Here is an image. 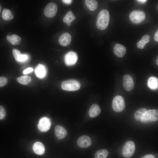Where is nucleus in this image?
<instances>
[{
  "mask_svg": "<svg viewBox=\"0 0 158 158\" xmlns=\"http://www.w3.org/2000/svg\"><path fill=\"white\" fill-rule=\"evenodd\" d=\"M110 16L109 11L103 9L99 13L96 22V25L99 29L103 30L107 27L109 21Z\"/></svg>",
  "mask_w": 158,
  "mask_h": 158,
  "instance_id": "obj_1",
  "label": "nucleus"
},
{
  "mask_svg": "<svg viewBox=\"0 0 158 158\" xmlns=\"http://www.w3.org/2000/svg\"><path fill=\"white\" fill-rule=\"evenodd\" d=\"M80 84L78 81L74 79L66 80L63 82L61 84L62 89L67 91H75L78 90Z\"/></svg>",
  "mask_w": 158,
  "mask_h": 158,
  "instance_id": "obj_2",
  "label": "nucleus"
},
{
  "mask_svg": "<svg viewBox=\"0 0 158 158\" xmlns=\"http://www.w3.org/2000/svg\"><path fill=\"white\" fill-rule=\"evenodd\" d=\"M158 119V111L156 109L147 110L143 116L141 121L147 123L157 121Z\"/></svg>",
  "mask_w": 158,
  "mask_h": 158,
  "instance_id": "obj_3",
  "label": "nucleus"
},
{
  "mask_svg": "<svg viewBox=\"0 0 158 158\" xmlns=\"http://www.w3.org/2000/svg\"><path fill=\"white\" fill-rule=\"evenodd\" d=\"M125 107V101L121 96L117 95L114 97L112 102V108L116 112H120L123 111Z\"/></svg>",
  "mask_w": 158,
  "mask_h": 158,
  "instance_id": "obj_4",
  "label": "nucleus"
},
{
  "mask_svg": "<svg viewBox=\"0 0 158 158\" xmlns=\"http://www.w3.org/2000/svg\"><path fill=\"white\" fill-rule=\"evenodd\" d=\"M135 150L134 142L132 141H128L126 142L123 147L122 154L125 157L130 158L134 154Z\"/></svg>",
  "mask_w": 158,
  "mask_h": 158,
  "instance_id": "obj_5",
  "label": "nucleus"
},
{
  "mask_svg": "<svg viewBox=\"0 0 158 158\" xmlns=\"http://www.w3.org/2000/svg\"><path fill=\"white\" fill-rule=\"evenodd\" d=\"M129 18L134 23H139L142 22L145 18L144 12L140 10H135L130 12Z\"/></svg>",
  "mask_w": 158,
  "mask_h": 158,
  "instance_id": "obj_6",
  "label": "nucleus"
},
{
  "mask_svg": "<svg viewBox=\"0 0 158 158\" xmlns=\"http://www.w3.org/2000/svg\"><path fill=\"white\" fill-rule=\"evenodd\" d=\"M58 9L56 4L54 3L48 4L45 7L44 10V15L48 18H52L56 15Z\"/></svg>",
  "mask_w": 158,
  "mask_h": 158,
  "instance_id": "obj_7",
  "label": "nucleus"
},
{
  "mask_svg": "<svg viewBox=\"0 0 158 158\" xmlns=\"http://www.w3.org/2000/svg\"><path fill=\"white\" fill-rule=\"evenodd\" d=\"M78 57L77 54L73 51L67 53L64 56V61L66 65L71 66L74 65L77 62Z\"/></svg>",
  "mask_w": 158,
  "mask_h": 158,
  "instance_id": "obj_8",
  "label": "nucleus"
},
{
  "mask_svg": "<svg viewBox=\"0 0 158 158\" xmlns=\"http://www.w3.org/2000/svg\"><path fill=\"white\" fill-rule=\"evenodd\" d=\"M51 122L49 118L44 117L40 119L39 121L38 127L39 129L42 132H46L50 128Z\"/></svg>",
  "mask_w": 158,
  "mask_h": 158,
  "instance_id": "obj_9",
  "label": "nucleus"
},
{
  "mask_svg": "<svg viewBox=\"0 0 158 158\" xmlns=\"http://www.w3.org/2000/svg\"><path fill=\"white\" fill-rule=\"evenodd\" d=\"M123 86L127 91H130L134 87V83L133 79L130 75L127 74L123 76Z\"/></svg>",
  "mask_w": 158,
  "mask_h": 158,
  "instance_id": "obj_10",
  "label": "nucleus"
},
{
  "mask_svg": "<svg viewBox=\"0 0 158 158\" xmlns=\"http://www.w3.org/2000/svg\"><path fill=\"white\" fill-rule=\"evenodd\" d=\"M77 144L81 148H87L91 145V140L89 136L84 135L78 138L77 140Z\"/></svg>",
  "mask_w": 158,
  "mask_h": 158,
  "instance_id": "obj_11",
  "label": "nucleus"
},
{
  "mask_svg": "<svg viewBox=\"0 0 158 158\" xmlns=\"http://www.w3.org/2000/svg\"><path fill=\"white\" fill-rule=\"evenodd\" d=\"M54 132L56 136L59 139L64 138L67 134L66 129L61 125H58L56 126Z\"/></svg>",
  "mask_w": 158,
  "mask_h": 158,
  "instance_id": "obj_12",
  "label": "nucleus"
},
{
  "mask_svg": "<svg viewBox=\"0 0 158 158\" xmlns=\"http://www.w3.org/2000/svg\"><path fill=\"white\" fill-rule=\"evenodd\" d=\"M71 41V36L67 32L62 34L59 38V42L60 44L64 47L68 45Z\"/></svg>",
  "mask_w": 158,
  "mask_h": 158,
  "instance_id": "obj_13",
  "label": "nucleus"
},
{
  "mask_svg": "<svg viewBox=\"0 0 158 158\" xmlns=\"http://www.w3.org/2000/svg\"><path fill=\"white\" fill-rule=\"evenodd\" d=\"M35 73L37 76L40 79L44 78L46 76L47 71L45 66L42 64H39L35 68Z\"/></svg>",
  "mask_w": 158,
  "mask_h": 158,
  "instance_id": "obj_14",
  "label": "nucleus"
},
{
  "mask_svg": "<svg viewBox=\"0 0 158 158\" xmlns=\"http://www.w3.org/2000/svg\"><path fill=\"white\" fill-rule=\"evenodd\" d=\"M115 54L119 57H122L126 54V49L123 45L119 44H116L114 49Z\"/></svg>",
  "mask_w": 158,
  "mask_h": 158,
  "instance_id": "obj_15",
  "label": "nucleus"
},
{
  "mask_svg": "<svg viewBox=\"0 0 158 158\" xmlns=\"http://www.w3.org/2000/svg\"><path fill=\"white\" fill-rule=\"evenodd\" d=\"M101 111L99 106L97 104H92L90 107L89 111L90 117L94 118L96 117L100 114Z\"/></svg>",
  "mask_w": 158,
  "mask_h": 158,
  "instance_id": "obj_16",
  "label": "nucleus"
},
{
  "mask_svg": "<svg viewBox=\"0 0 158 158\" xmlns=\"http://www.w3.org/2000/svg\"><path fill=\"white\" fill-rule=\"evenodd\" d=\"M33 149L34 152L36 154L41 155L45 152V148L43 144L41 142H37L33 145Z\"/></svg>",
  "mask_w": 158,
  "mask_h": 158,
  "instance_id": "obj_17",
  "label": "nucleus"
},
{
  "mask_svg": "<svg viewBox=\"0 0 158 158\" xmlns=\"http://www.w3.org/2000/svg\"><path fill=\"white\" fill-rule=\"evenodd\" d=\"M6 38L8 41L13 45H17L20 43L21 38L17 35H8L6 36Z\"/></svg>",
  "mask_w": 158,
  "mask_h": 158,
  "instance_id": "obj_18",
  "label": "nucleus"
},
{
  "mask_svg": "<svg viewBox=\"0 0 158 158\" xmlns=\"http://www.w3.org/2000/svg\"><path fill=\"white\" fill-rule=\"evenodd\" d=\"M76 19V17L72 11H69L64 17L63 21L64 23H66L67 25L69 26L71 22Z\"/></svg>",
  "mask_w": 158,
  "mask_h": 158,
  "instance_id": "obj_19",
  "label": "nucleus"
},
{
  "mask_svg": "<svg viewBox=\"0 0 158 158\" xmlns=\"http://www.w3.org/2000/svg\"><path fill=\"white\" fill-rule=\"evenodd\" d=\"M147 85L148 87L152 90H156L158 87V80L156 77L152 76L148 79Z\"/></svg>",
  "mask_w": 158,
  "mask_h": 158,
  "instance_id": "obj_20",
  "label": "nucleus"
},
{
  "mask_svg": "<svg viewBox=\"0 0 158 158\" xmlns=\"http://www.w3.org/2000/svg\"><path fill=\"white\" fill-rule=\"evenodd\" d=\"M85 2L87 7L91 11L95 10L97 8L98 4L96 0H86Z\"/></svg>",
  "mask_w": 158,
  "mask_h": 158,
  "instance_id": "obj_21",
  "label": "nucleus"
},
{
  "mask_svg": "<svg viewBox=\"0 0 158 158\" xmlns=\"http://www.w3.org/2000/svg\"><path fill=\"white\" fill-rule=\"evenodd\" d=\"M2 18L4 20H9L13 18V16L10 10L4 8L2 12Z\"/></svg>",
  "mask_w": 158,
  "mask_h": 158,
  "instance_id": "obj_22",
  "label": "nucleus"
},
{
  "mask_svg": "<svg viewBox=\"0 0 158 158\" xmlns=\"http://www.w3.org/2000/svg\"><path fill=\"white\" fill-rule=\"evenodd\" d=\"M147 110L145 108H142L138 110L135 112L134 117L136 120L140 121L145 112Z\"/></svg>",
  "mask_w": 158,
  "mask_h": 158,
  "instance_id": "obj_23",
  "label": "nucleus"
},
{
  "mask_svg": "<svg viewBox=\"0 0 158 158\" xmlns=\"http://www.w3.org/2000/svg\"><path fill=\"white\" fill-rule=\"evenodd\" d=\"M108 153V151L106 149L99 150L95 152V158H106Z\"/></svg>",
  "mask_w": 158,
  "mask_h": 158,
  "instance_id": "obj_24",
  "label": "nucleus"
},
{
  "mask_svg": "<svg viewBox=\"0 0 158 158\" xmlns=\"http://www.w3.org/2000/svg\"><path fill=\"white\" fill-rule=\"evenodd\" d=\"M17 80L20 83L26 85L28 84L31 81V78L30 76L25 75L18 77Z\"/></svg>",
  "mask_w": 158,
  "mask_h": 158,
  "instance_id": "obj_25",
  "label": "nucleus"
},
{
  "mask_svg": "<svg viewBox=\"0 0 158 158\" xmlns=\"http://www.w3.org/2000/svg\"><path fill=\"white\" fill-rule=\"evenodd\" d=\"M12 53L15 60L19 62L20 59L22 54L21 52L18 49H14L13 50Z\"/></svg>",
  "mask_w": 158,
  "mask_h": 158,
  "instance_id": "obj_26",
  "label": "nucleus"
},
{
  "mask_svg": "<svg viewBox=\"0 0 158 158\" xmlns=\"http://www.w3.org/2000/svg\"><path fill=\"white\" fill-rule=\"evenodd\" d=\"M6 112L4 108L0 106V120L3 119L6 115Z\"/></svg>",
  "mask_w": 158,
  "mask_h": 158,
  "instance_id": "obj_27",
  "label": "nucleus"
},
{
  "mask_svg": "<svg viewBox=\"0 0 158 158\" xmlns=\"http://www.w3.org/2000/svg\"><path fill=\"white\" fill-rule=\"evenodd\" d=\"M7 78L4 76L0 77V87L5 85L8 83Z\"/></svg>",
  "mask_w": 158,
  "mask_h": 158,
  "instance_id": "obj_28",
  "label": "nucleus"
},
{
  "mask_svg": "<svg viewBox=\"0 0 158 158\" xmlns=\"http://www.w3.org/2000/svg\"><path fill=\"white\" fill-rule=\"evenodd\" d=\"M146 44L143 41L141 40L137 42V46L139 49H143Z\"/></svg>",
  "mask_w": 158,
  "mask_h": 158,
  "instance_id": "obj_29",
  "label": "nucleus"
},
{
  "mask_svg": "<svg viewBox=\"0 0 158 158\" xmlns=\"http://www.w3.org/2000/svg\"><path fill=\"white\" fill-rule=\"evenodd\" d=\"M29 59L28 56L26 54H22L19 62H23L27 61Z\"/></svg>",
  "mask_w": 158,
  "mask_h": 158,
  "instance_id": "obj_30",
  "label": "nucleus"
},
{
  "mask_svg": "<svg viewBox=\"0 0 158 158\" xmlns=\"http://www.w3.org/2000/svg\"><path fill=\"white\" fill-rule=\"evenodd\" d=\"M145 44L149 42L150 40V37L148 35H146L143 36L141 39Z\"/></svg>",
  "mask_w": 158,
  "mask_h": 158,
  "instance_id": "obj_31",
  "label": "nucleus"
},
{
  "mask_svg": "<svg viewBox=\"0 0 158 158\" xmlns=\"http://www.w3.org/2000/svg\"><path fill=\"white\" fill-rule=\"evenodd\" d=\"M33 71V69L32 68H28L25 69L23 71V73L24 74H27L32 72Z\"/></svg>",
  "mask_w": 158,
  "mask_h": 158,
  "instance_id": "obj_32",
  "label": "nucleus"
},
{
  "mask_svg": "<svg viewBox=\"0 0 158 158\" xmlns=\"http://www.w3.org/2000/svg\"><path fill=\"white\" fill-rule=\"evenodd\" d=\"M141 158H155V157L153 155L148 154L144 156Z\"/></svg>",
  "mask_w": 158,
  "mask_h": 158,
  "instance_id": "obj_33",
  "label": "nucleus"
},
{
  "mask_svg": "<svg viewBox=\"0 0 158 158\" xmlns=\"http://www.w3.org/2000/svg\"><path fill=\"white\" fill-rule=\"evenodd\" d=\"M154 40L157 42H158V31L156 32L154 35Z\"/></svg>",
  "mask_w": 158,
  "mask_h": 158,
  "instance_id": "obj_34",
  "label": "nucleus"
},
{
  "mask_svg": "<svg viewBox=\"0 0 158 158\" xmlns=\"http://www.w3.org/2000/svg\"><path fill=\"white\" fill-rule=\"evenodd\" d=\"M62 1L63 2L67 4H70L72 2V1L71 0H63Z\"/></svg>",
  "mask_w": 158,
  "mask_h": 158,
  "instance_id": "obj_35",
  "label": "nucleus"
},
{
  "mask_svg": "<svg viewBox=\"0 0 158 158\" xmlns=\"http://www.w3.org/2000/svg\"><path fill=\"white\" fill-rule=\"evenodd\" d=\"M138 2H141L142 3H144L147 1V0H137Z\"/></svg>",
  "mask_w": 158,
  "mask_h": 158,
  "instance_id": "obj_36",
  "label": "nucleus"
},
{
  "mask_svg": "<svg viewBox=\"0 0 158 158\" xmlns=\"http://www.w3.org/2000/svg\"><path fill=\"white\" fill-rule=\"evenodd\" d=\"M158 58H157V59L156 60V64H157V65H158Z\"/></svg>",
  "mask_w": 158,
  "mask_h": 158,
  "instance_id": "obj_37",
  "label": "nucleus"
},
{
  "mask_svg": "<svg viewBox=\"0 0 158 158\" xmlns=\"http://www.w3.org/2000/svg\"><path fill=\"white\" fill-rule=\"evenodd\" d=\"M1 6L0 5V13L1 12Z\"/></svg>",
  "mask_w": 158,
  "mask_h": 158,
  "instance_id": "obj_38",
  "label": "nucleus"
}]
</instances>
